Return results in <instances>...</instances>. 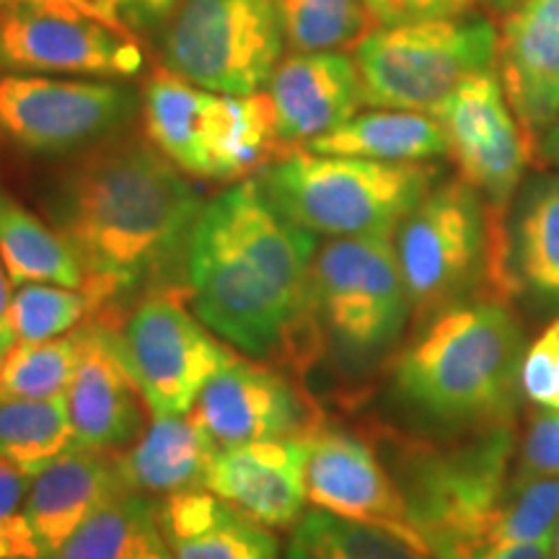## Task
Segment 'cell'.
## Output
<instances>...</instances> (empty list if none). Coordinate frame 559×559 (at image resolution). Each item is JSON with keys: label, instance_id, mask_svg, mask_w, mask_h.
I'll return each mask as SVG.
<instances>
[{"label": "cell", "instance_id": "7a4b0ae2", "mask_svg": "<svg viewBox=\"0 0 559 559\" xmlns=\"http://www.w3.org/2000/svg\"><path fill=\"white\" fill-rule=\"evenodd\" d=\"M205 202L145 138L111 135L55 179L47 215L86 272L96 309L185 264Z\"/></svg>", "mask_w": 559, "mask_h": 559}, {"label": "cell", "instance_id": "6da1fadb", "mask_svg": "<svg viewBox=\"0 0 559 559\" xmlns=\"http://www.w3.org/2000/svg\"><path fill=\"white\" fill-rule=\"evenodd\" d=\"M317 236L277 213L260 181L205 202L185 257L187 293L202 324L241 353L298 360L317 340Z\"/></svg>", "mask_w": 559, "mask_h": 559}, {"label": "cell", "instance_id": "7bdbcfd3", "mask_svg": "<svg viewBox=\"0 0 559 559\" xmlns=\"http://www.w3.org/2000/svg\"><path fill=\"white\" fill-rule=\"evenodd\" d=\"M479 3H485L492 13H502V16H506L508 11H513L515 5L523 3V0H479Z\"/></svg>", "mask_w": 559, "mask_h": 559}, {"label": "cell", "instance_id": "3957f363", "mask_svg": "<svg viewBox=\"0 0 559 559\" xmlns=\"http://www.w3.org/2000/svg\"><path fill=\"white\" fill-rule=\"evenodd\" d=\"M526 340L500 298H469L425 321L391 370L409 412L451 430L508 425L521 391Z\"/></svg>", "mask_w": 559, "mask_h": 559}, {"label": "cell", "instance_id": "e0dca14e", "mask_svg": "<svg viewBox=\"0 0 559 559\" xmlns=\"http://www.w3.org/2000/svg\"><path fill=\"white\" fill-rule=\"evenodd\" d=\"M81 360L66 391L75 445L115 453L143 436V407L148 409V404L124 366L115 330L88 321L81 324Z\"/></svg>", "mask_w": 559, "mask_h": 559}, {"label": "cell", "instance_id": "30bf717a", "mask_svg": "<svg viewBox=\"0 0 559 559\" xmlns=\"http://www.w3.org/2000/svg\"><path fill=\"white\" fill-rule=\"evenodd\" d=\"M313 309L345 355L373 358L394 345L412 317L394 239H332L317 249Z\"/></svg>", "mask_w": 559, "mask_h": 559}, {"label": "cell", "instance_id": "484cf974", "mask_svg": "<svg viewBox=\"0 0 559 559\" xmlns=\"http://www.w3.org/2000/svg\"><path fill=\"white\" fill-rule=\"evenodd\" d=\"M45 559H174L158 526V502L122 489Z\"/></svg>", "mask_w": 559, "mask_h": 559}, {"label": "cell", "instance_id": "9a60e30c", "mask_svg": "<svg viewBox=\"0 0 559 559\" xmlns=\"http://www.w3.org/2000/svg\"><path fill=\"white\" fill-rule=\"evenodd\" d=\"M304 443L306 495L313 508L391 531L430 551L400 481L391 479L386 466L366 440L319 419L304 432Z\"/></svg>", "mask_w": 559, "mask_h": 559}, {"label": "cell", "instance_id": "f1b7e54d", "mask_svg": "<svg viewBox=\"0 0 559 559\" xmlns=\"http://www.w3.org/2000/svg\"><path fill=\"white\" fill-rule=\"evenodd\" d=\"M290 559H438L391 531L311 510L293 528Z\"/></svg>", "mask_w": 559, "mask_h": 559}, {"label": "cell", "instance_id": "8992f818", "mask_svg": "<svg viewBox=\"0 0 559 559\" xmlns=\"http://www.w3.org/2000/svg\"><path fill=\"white\" fill-rule=\"evenodd\" d=\"M513 466L510 425L479 430L451 451L412 453L400 487L432 555L466 559L489 547L495 519L513 485Z\"/></svg>", "mask_w": 559, "mask_h": 559}, {"label": "cell", "instance_id": "4fadbf2b", "mask_svg": "<svg viewBox=\"0 0 559 559\" xmlns=\"http://www.w3.org/2000/svg\"><path fill=\"white\" fill-rule=\"evenodd\" d=\"M213 334L171 293H151L132 309L117 345L153 417L190 412L213 376L236 360Z\"/></svg>", "mask_w": 559, "mask_h": 559}, {"label": "cell", "instance_id": "ab89813d", "mask_svg": "<svg viewBox=\"0 0 559 559\" xmlns=\"http://www.w3.org/2000/svg\"><path fill=\"white\" fill-rule=\"evenodd\" d=\"M66 3L75 5V9L86 11V13H91V16H96L102 21H109V24H115V26H130L128 24L130 0H66Z\"/></svg>", "mask_w": 559, "mask_h": 559}, {"label": "cell", "instance_id": "ac0fdd59", "mask_svg": "<svg viewBox=\"0 0 559 559\" xmlns=\"http://www.w3.org/2000/svg\"><path fill=\"white\" fill-rule=\"evenodd\" d=\"M267 94L288 151L345 124L366 104L358 62L345 50L290 52L277 62Z\"/></svg>", "mask_w": 559, "mask_h": 559}, {"label": "cell", "instance_id": "74e56055", "mask_svg": "<svg viewBox=\"0 0 559 559\" xmlns=\"http://www.w3.org/2000/svg\"><path fill=\"white\" fill-rule=\"evenodd\" d=\"M551 544H555V534H547L542 539L506 544V547L479 551V555H472L466 559H551Z\"/></svg>", "mask_w": 559, "mask_h": 559}, {"label": "cell", "instance_id": "d6986e66", "mask_svg": "<svg viewBox=\"0 0 559 559\" xmlns=\"http://www.w3.org/2000/svg\"><path fill=\"white\" fill-rule=\"evenodd\" d=\"M205 489L262 526H296L309 500L304 436L221 449L207 466Z\"/></svg>", "mask_w": 559, "mask_h": 559}, {"label": "cell", "instance_id": "f6af8a7d", "mask_svg": "<svg viewBox=\"0 0 559 559\" xmlns=\"http://www.w3.org/2000/svg\"><path fill=\"white\" fill-rule=\"evenodd\" d=\"M11 3H21V0H0V9H5V5H11Z\"/></svg>", "mask_w": 559, "mask_h": 559}, {"label": "cell", "instance_id": "2e32d148", "mask_svg": "<svg viewBox=\"0 0 559 559\" xmlns=\"http://www.w3.org/2000/svg\"><path fill=\"white\" fill-rule=\"evenodd\" d=\"M192 412L218 449L298 438L319 423L317 409L280 370L243 358L213 376Z\"/></svg>", "mask_w": 559, "mask_h": 559}, {"label": "cell", "instance_id": "8d00e7d4", "mask_svg": "<svg viewBox=\"0 0 559 559\" xmlns=\"http://www.w3.org/2000/svg\"><path fill=\"white\" fill-rule=\"evenodd\" d=\"M379 26L417 24V21L451 19L477 11L479 0H362Z\"/></svg>", "mask_w": 559, "mask_h": 559}, {"label": "cell", "instance_id": "b9f144b4", "mask_svg": "<svg viewBox=\"0 0 559 559\" xmlns=\"http://www.w3.org/2000/svg\"><path fill=\"white\" fill-rule=\"evenodd\" d=\"M542 156L549 160L551 166L559 169V117L551 122V128L542 135Z\"/></svg>", "mask_w": 559, "mask_h": 559}, {"label": "cell", "instance_id": "52a82bcc", "mask_svg": "<svg viewBox=\"0 0 559 559\" xmlns=\"http://www.w3.org/2000/svg\"><path fill=\"white\" fill-rule=\"evenodd\" d=\"M498 26L464 16L379 26L355 47L366 104L432 115L474 73L495 68Z\"/></svg>", "mask_w": 559, "mask_h": 559}, {"label": "cell", "instance_id": "ffe728a7", "mask_svg": "<svg viewBox=\"0 0 559 559\" xmlns=\"http://www.w3.org/2000/svg\"><path fill=\"white\" fill-rule=\"evenodd\" d=\"M498 70L531 143L559 117V0H523L502 16Z\"/></svg>", "mask_w": 559, "mask_h": 559}, {"label": "cell", "instance_id": "4316f807", "mask_svg": "<svg viewBox=\"0 0 559 559\" xmlns=\"http://www.w3.org/2000/svg\"><path fill=\"white\" fill-rule=\"evenodd\" d=\"M0 260L11 285L50 283L86 288V272L79 257L50 223L0 185Z\"/></svg>", "mask_w": 559, "mask_h": 559}, {"label": "cell", "instance_id": "ba28073f", "mask_svg": "<svg viewBox=\"0 0 559 559\" xmlns=\"http://www.w3.org/2000/svg\"><path fill=\"white\" fill-rule=\"evenodd\" d=\"M495 230L485 198L461 177L440 181L412 207L394 247L419 324L495 277Z\"/></svg>", "mask_w": 559, "mask_h": 559}, {"label": "cell", "instance_id": "1f68e13d", "mask_svg": "<svg viewBox=\"0 0 559 559\" xmlns=\"http://www.w3.org/2000/svg\"><path fill=\"white\" fill-rule=\"evenodd\" d=\"M96 304L81 288L26 283L11 296V326L16 342L55 340L79 330Z\"/></svg>", "mask_w": 559, "mask_h": 559}, {"label": "cell", "instance_id": "5bb4252c", "mask_svg": "<svg viewBox=\"0 0 559 559\" xmlns=\"http://www.w3.org/2000/svg\"><path fill=\"white\" fill-rule=\"evenodd\" d=\"M432 117L445 132L459 177L485 198L495 218L508 221L510 200L523 185L534 143L510 107L498 70L466 79Z\"/></svg>", "mask_w": 559, "mask_h": 559}, {"label": "cell", "instance_id": "83f0119b", "mask_svg": "<svg viewBox=\"0 0 559 559\" xmlns=\"http://www.w3.org/2000/svg\"><path fill=\"white\" fill-rule=\"evenodd\" d=\"M75 445L66 394L50 400H0V459L37 477Z\"/></svg>", "mask_w": 559, "mask_h": 559}, {"label": "cell", "instance_id": "ee69618b", "mask_svg": "<svg viewBox=\"0 0 559 559\" xmlns=\"http://www.w3.org/2000/svg\"><path fill=\"white\" fill-rule=\"evenodd\" d=\"M551 559H559V526L555 531V544H551Z\"/></svg>", "mask_w": 559, "mask_h": 559}, {"label": "cell", "instance_id": "277c9868", "mask_svg": "<svg viewBox=\"0 0 559 559\" xmlns=\"http://www.w3.org/2000/svg\"><path fill=\"white\" fill-rule=\"evenodd\" d=\"M432 164H391L355 156L288 151L260 171L264 198L313 236H391L438 185Z\"/></svg>", "mask_w": 559, "mask_h": 559}, {"label": "cell", "instance_id": "cb8c5ba5", "mask_svg": "<svg viewBox=\"0 0 559 559\" xmlns=\"http://www.w3.org/2000/svg\"><path fill=\"white\" fill-rule=\"evenodd\" d=\"M218 451V443L190 409L185 415L153 417L138 443L115 461L124 489L166 498L205 487L207 466Z\"/></svg>", "mask_w": 559, "mask_h": 559}, {"label": "cell", "instance_id": "9c48e42d", "mask_svg": "<svg viewBox=\"0 0 559 559\" xmlns=\"http://www.w3.org/2000/svg\"><path fill=\"white\" fill-rule=\"evenodd\" d=\"M283 50V0H179L160 37L164 68L234 96L267 86Z\"/></svg>", "mask_w": 559, "mask_h": 559}, {"label": "cell", "instance_id": "603a6c76", "mask_svg": "<svg viewBox=\"0 0 559 559\" xmlns=\"http://www.w3.org/2000/svg\"><path fill=\"white\" fill-rule=\"evenodd\" d=\"M124 485L111 453H96L73 445L32 479L26 495V521L41 547V559L62 547V542L99 510Z\"/></svg>", "mask_w": 559, "mask_h": 559}, {"label": "cell", "instance_id": "8fae6325", "mask_svg": "<svg viewBox=\"0 0 559 559\" xmlns=\"http://www.w3.org/2000/svg\"><path fill=\"white\" fill-rule=\"evenodd\" d=\"M145 52L130 26H115L66 0H21L0 9V73L128 81Z\"/></svg>", "mask_w": 559, "mask_h": 559}, {"label": "cell", "instance_id": "7c38bea8", "mask_svg": "<svg viewBox=\"0 0 559 559\" xmlns=\"http://www.w3.org/2000/svg\"><path fill=\"white\" fill-rule=\"evenodd\" d=\"M138 109L130 86L104 79L0 73V138L32 156H70L117 135Z\"/></svg>", "mask_w": 559, "mask_h": 559}, {"label": "cell", "instance_id": "e575fe53", "mask_svg": "<svg viewBox=\"0 0 559 559\" xmlns=\"http://www.w3.org/2000/svg\"><path fill=\"white\" fill-rule=\"evenodd\" d=\"M521 394L544 412H559V319L526 347L521 362Z\"/></svg>", "mask_w": 559, "mask_h": 559}, {"label": "cell", "instance_id": "4dcf8cb0", "mask_svg": "<svg viewBox=\"0 0 559 559\" xmlns=\"http://www.w3.org/2000/svg\"><path fill=\"white\" fill-rule=\"evenodd\" d=\"M379 21L362 0H283V32L290 52L355 50Z\"/></svg>", "mask_w": 559, "mask_h": 559}, {"label": "cell", "instance_id": "836d02e7", "mask_svg": "<svg viewBox=\"0 0 559 559\" xmlns=\"http://www.w3.org/2000/svg\"><path fill=\"white\" fill-rule=\"evenodd\" d=\"M32 477L0 459V559H41L24 506Z\"/></svg>", "mask_w": 559, "mask_h": 559}, {"label": "cell", "instance_id": "44dd1931", "mask_svg": "<svg viewBox=\"0 0 559 559\" xmlns=\"http://www.w3.org/2000/svg\"><path fill=\"white\" fill-rule=\"evenodd\" d=\"M510 288L542 309L559 306V174H534L515 192L500 270V290Z\"/></svg>", "mask_w": 559, "mask_h": 559}, {"label": "cell", "instance_id": "7402d4cb", "mask_svg": "<svg viewBox=\"0 0 559 559\" xmlns=\"http://www.w3.org/2000/svg\"><path fill=\"white\" fill-rule=\"evenodd\" d=\"M158 526L174 559H280V539L210 489L158 502Z\"/></svg>", "mask_w": 559, "mask_h": 559}, {"label": "cell", "instance_id": "f546056e", "mask_svg": "<svg viewBox=\"0 0 559 559\" xmlns=\"http://www.w3.org/2000/svg\"><path fill=\"white\" fill-rule=\"evenodd\" d=\"M81 349V326L55 340L13 342L0 358V400H50L66 394Z\"/></svg>", "mask_w": 559, "mask_h": 559}, {"label": "cell", "instance_id": "d6a6232c", "mask_svg": "<svg viewBox=\"0 0 559 559\" xmlns=\"http://www.w3.org/2000/svg\"><path fill=\"white\" fill-rule=\"evenodd\" d=\"M559 521V474L510 485V492L495 519L489 547L523 544L555 534ZM485 549V551H487Z\"/></svg>", "mask_w": 559, "mask_h": 559}, {"label": "cell", "instance_id": "d4e9b609", "mask_svg": "<svg viewBox=\"0 0 559 559\" xmlns=\"http://www.w3.org/2000/svg\"><path fill=\"white\" fill-rule=\"evenodd\" d=\"M304 148L324 153V156L430 164V160L449 156V140L432 115L407 109H379L349 117L345 124L313 138Z\"/></svg>", "mask_w": 559, "mask_h": 559}, {"label": "cell", "instance_id": "d590c367", "mask_svg": "<svg viewBox=\"0 0 559 559\" xmlns=\"http://www.w3.org/2000/svg\"><path fill=\"white\" fill-rule=\"evenodd\" d=\"M559 474V412H544L531 419L515 451L513 485Z\"/></svg>", "mask_w": 559, "mask_h": 559}, {"label": "cell", "instance_id": "f35d334b", "mask_svg": "<svg viewBox=\"0 0 559 559\" xmlns=\"http://www.w3.org/2000/svg\"><path fill=\"white\" fill-rule=\"evenodd\" d=\"M179 5V0H130L128 5V24L130 26H164L174 9Z\"/></svg>", "mask_w": 559, "mask_h": 559}, {"label": "cell", "instance_id": "60d3db41", "mask_svg": "<svg viewBox=\"0 0 559 559\" xmlns=\"http://www.w3.org/2000/svg\"><path fill=\"white\" fill-rule=\"evenodd\" d=\"M11 280L9 272L3 267V260H0V358L13 347L16 342V334H13L11 326Z\"/></svg>", "mask_w": 559, "mask_h": 559}, {"label": "cell", "instance_id": "5b68a950", "mask_svg": "<svg viewBox=\"0 0 559 559\" xmlns=\"http://www.w3.org/2000/svg\"><path fill=\"white\" fill-rule=\"evenodd\" d=\"M140 122L160 156L205 181H243L288 151L270 94H218L164 66L151 70L140 91Z\"/></svg>", "mask_w": 559, "mask_h": 559}]
</instances>
